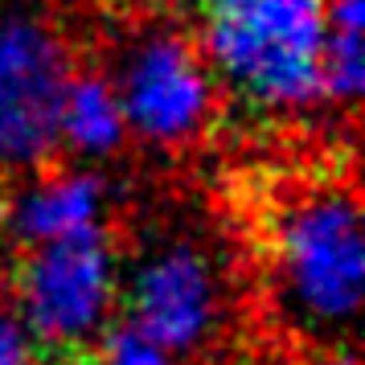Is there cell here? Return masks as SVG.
Masks as SVG:
<instances>
[{
    "mask_svg": "<svg viewBox=\"0 0 365 365\" xmlns=\"http://www.w3.org/2000/svg\"><path fill=\"white\" fill-rule=\"evenodd\" d=\"M115 95L123 107V123H132L144 140L177 144L205 123L214 86L197 50L185 37L156 34L132 50L123 86Z\"/></svg>",
    "mask_w": 365,
    "mask_h": 365,
    "instance_id": "5b68a950",
    "label": "cell"
},
{
    "mask_svg": "<svg viewBox=\"0 0 365 365\" xmlns=\"http://www.w3.org/2000/svg\"><path fill=\"white\" fill-rule=\"evenodd\" d=\"M70 50L46 21H0V165H41L62 135Z\"/></svg>",
    "mask_w": 365,
    "mask_h": 365,
    "instance_id": "277c9868",
    "label": "cell"
},
{
    "mask_svg": "<svg viewBox=\"0 0 365 365\" xmlns=\"http://www.w3.org/2000/svg\"><path fill=\"white\" fill-rule=\"evenodd\" d=\"M210 62L247 103L296 111L320 99L324 0H242L210 17Z\"/></svg>",
    "mask_w": 365,
    "mask_h": 365,
    "instance_id": "7a4b0ae2",
    "label": "cell"
},
{
    "mask_svg": "<svg viewBox=\"0 0 365 365\" xmlns=\"http://www.w3.org/2000/svg\"><path fill=\"white\" fill-rule=\"evenodd\" d=\"M177 4H197V9H205V13L214 17V13H226L234 4H242V0H177Z\"/></svg>",
    "mask_w": 365,
    "mask_h": 365,
    "instance_id": "8fae6325",
    "label": "cell"
},
{
    "mask_svg": "<svg viewBox=\"0 0 365 365\" xmlns=\"http://www.w3.org/2000/svg\"><path fill=\"white\" fill-rule=\"evenodd\" d=\"M123 107L103 74H70L62 99V135L78 152H111L123 140Z\"/></svg>",
    "mask_w": 365,
    "mask_h": 365,
    "instance_id": "9c48e42d",
    "label": "cell"
},
{
    "mask_svg": "<svg viewBox=\"0 0 365 365\" xmlns=\"http://www.w3.org/2000/svg\"><path fill=\"white\" fill-rule=\"evenodd\" d=\"M217 316L210 263L193 247H168L140 267L132 283L135 329L160 349H193Z\"/></svg>",
    "mask_w": 365,
    "mask_h": 365,
    "instance_id": "8992f818",
    "label": "cell"
},
{
    "mask_svg": "<svg viewBox=\"0 0 365 365\" xmlns=\"http://www.w3.org/2000/svg\"><path fill=\"white\" fill-rule=\"evenodd\" d=\"M365 0H324V53H320V95L353 103L365 83L361 58Z\"/></svg>",
    "mask_w": 365,
    "mask_h": 365,
    "instance_id": "ba28073f",
    "label": "cell"
},
{
    "mask_svg": "<svg viewBox=\"0 0 365 365\" xmlns=\"http://www.w3.org/2000/svg\"><path fill=\"white\" fill-rule=\"evenodd\" d=\"M91 365H168L165 349L148 341L135 324H119L107 332L103 345L91 349Z\"/></svg>",
    "mask_w": 365,
    "mask_h": 365,
    "instance_id": "30bf717a",
    "label": "cell"
},
{
    "mask_svg": "<svg viewBox=\"0 0 365 365\" xmlns=\"http://www.w3.org/2000/svg\"><path fill=\"white\" fill-rule=\"evenodd\" d=\"M271 267L283 308L304 329L349 349L361 312V222L349 185H312L275 210Z\"/></svg>",
    "mask_w": 365,
    "mask_h": 365,
    "instance_id": "6da1fadb",
    "label": "cell"
},
{
    "mask_svg": "<svg viewBox=\"0 0 365 365\" xmlns=\"http://www.w3.org/2000/svg\"><path fill=\"white\" fill-rule=\"evenodd\" d=\"M111 250L99 226L37 242L13 263L25 329L46 345H78L111 304Z\"/></svg>",
    "mask_w": 365,
    "mask_h": 365,
    "instance_id": "3957f363",
    "label": "cell"
},
{
    "mask_svg": "<svg viewBox=\"0 0 365 365\" xmlns=\"http://www.w3.org/2000/svg\"><path fill=\"white\" fill-rule=\"evenodd\" d=\"M99 201L103 193L95 177H58V181H46L41 189L25 193L13 205L9 222L25 247H37V242H53V238L78 234L86 226H99L95 222Z\"/></svg>",
    "mask_w": 365,
    "mask_h": 365,
    "instance_id": "52a82bcc",
    "label": "cell"
}]
</instances>
